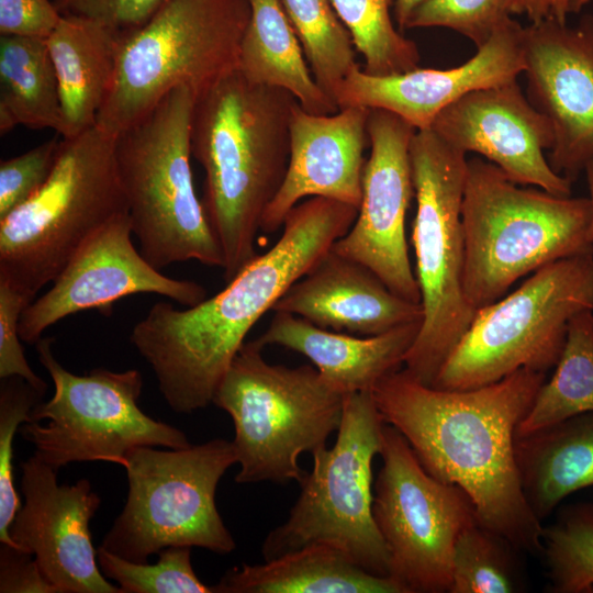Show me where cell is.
<instances>
[{
    "label": "cell",
    "mask_w": 593,
    "mask_h": 593,
    "mask_svg": "<svg viewBox=\"0 0 593 593\" xmlns=\"http://www.w3.org/2000/svg\"><path fill=\"white\" fill-rule=\"evenodd\" d=\"M545 381L546 372L523 368L484 387L441 390L403 368L372 390L384 423L404 436L423 468L461 488L482 525L533 555L541 553L544 526L524 495L515 441Z\"/></svg>",
    "instance_id": "cell-1"
},
{
    "label": "cell",
    "mask_w": 593,
    "mask_h": 593,
    "mask_svg": "<svg viewBox=\"0 0 593 593\" xmlns=\"http://www.w3.org/2000/svg\"><path fill=\"white\" fill-rule=\"evenodd\" d=\"M357 213L336 200L305 199L288 213L275 245L219 293L184 310L157 302L134 325L131 343L172 411L191 414L212 403L248 332L349 231Z\"/></svg>",
    "instance_id": "cell-2"
},
{
    "label": "cell",
    "mask_w": 593,
    "mask_h": 593,
    "mask_svg": "<svg viewBox=\"0 0 593 593\" xmlns=\"http://www.w3.org/2000/svg\"><path fill=\"white\" fill-rule=\"evenodd\" d=\"M296 99L256 85L236 69L195 97L191 152L204 170L202 204L230 281L254 259L264 213L289 165Z\"/></svg>",
    "instance_id": "cell-3"
},
{
    "label": "cell",
    "mask_w": 593,
    "mask_h": 593,
    "mask_svg": "<svg viewBox=\"0 0 593 593\" xmlns=\"http://www.w3.org/2000/svg\"><path fill=\"white\" fill-rule=\"evenodd\" d=\"M590 219L589 198L521 188L492 163L469 159L461 204L468 302L491 304L541 267L592 251Z\"/></svg>",
    "instance_id": "cell-4"
},
{
    "label": "cell",
    "mask_w": 593,
    "mask_h": 593,
    "mask_svg": "<svg viewBox=\"0 0 593 593\" xmlns=\"http://www.w3.org/2000/svg\"><path fill=\"white\" fill-rule=\"evenodd\" d=\"M188 87L166 94L148 113L115 136V160L133 235L155 268L189 260L223 266L220 243L199 200L191 169Z\"/></svg>",
    "instance_id": "cell-5"
},
{
    "label": "cell",
    "mask_w": 593,
    "mask_h": 593,
    "mask_svg": "<svg viewBox=\"0 0 593 593\" xmlns=\"http://www.w3.org/2000/svg\"><path fill=\"white\" fill-rule=\"evenodd\" d=\"M262 347L245 342L221 380L212 403L232 418L240 484L300 481L303 452L326 446L343 417L345 395L314 366L268 363Z\"/></svg>",
    "instance_id": "cell-6"
},
{
    "label": "cell",
    "mask_w": 593,
    "mask_h": 593,
    "mask_svg": "<svg viewBox=\"0 0 593 593\" xmlns=\"http://www.w3.org/2000/svg\"><path fill=\"white\" fill-rule=\"evenodd\" d=\"M247 0H167L124 33L113 81L96 125L116 136L178 87L195 97L237 69Z\"/></svg>",
    "instance_id": "cell-7"
},
{
    "label": "cell",
    "mask_w": 593,
    "mask_h": 593,
    "mask_svg": "<svg viewBox=\"0 0 593 593\" xmlns=\"http://www.w3.org/2000/svg\"><path fill=\"white\" fill-rule=\"evenodd\" d=\"M124 212L115 136L94 125L63 137L44 186L0 220V278L36 296L93 233Z\"/></svg>",
    "instance_id": "cell-8"
},
{
    "label": "cell",
    "mask_w": 593,
    "mask_h": 593,
    "mask_svg": "<svg viewBox=\"0 0 593 593\" xmlns=\"http://www.w3.org/2000/svg\"><path fill=\"white\" fill-rule=\"evenodd\" d=\"M384 424L372 392L345 395L335 444L312 454V470L300 481L288 519L262 542L265 560L325 544L367 572L391 578L389 551L372 512V462L380 455Z\"/></svg>",
    "instance_id": "cell-9"
},
{
    "label": "cell",
    "mask_w": 593,
    "mask_h": 593,
    "mask_svg": "<svg viewBox=\"0 0 593 593\" xmlns=\"http://www.w3.org/2000/svg\"><path fill=\"white\" fill-rule=\"evenodd\" d=\"M410 159L416 200L411 240L423 321L404 368L433 385L477 311L462 287L461 204L468 160L430 128L414 133Z\"/></svg>",
    "instance_id": "cell-10"
},
{
    "label": "cell",
    "mask_w": 593,
    "mask_h": 593,
    "mask_svg": "<svg viewBox=\"0 0 593 593\" xmlns=\"http://www.w3.org/2000/svg\"><path fill=\"white\" fill-rule=\"evenodd\" d=\"M160 448L137 447L126 455V501L100 546L134 562L174 546L234 551L236 541L215 501L220 480L237 463L233 443L214 438Z\"/></svg>",
    "instance_id": "cell-11"
},
{
    "label": "cell",
    "mask_w": 593,
    "mask_h": 593,
    "mask_svg": "<svg viewBox=\"0 0 593 593\" xmlns=\"http://www.w3.org/2000/svg\"><path fill=\"white\" fill-rule=\"evenodd\" d=\"M586 310L593 311V250L550 262L477 309L432 387L480 388L523 368L547 373L561 355L570 320Z\"/></svg>",
    "instance_id": "cell-12"
},
{
    "label": "cell",
    "mask_w": 593,
    "mask_h": 593,
    "mask_svg": "<svg viewBox=\"0 0 593 593\" xmlns=\"http://www.w3.org/2000/svg\"><path fill=\"white\" fill-rule=\"evenodd\" d=\"M35 345L54 393L34 406L31 421L19 432L47 465L57 470L82 461L123 467L126 455L137 447L180 449L191 445L181 429L141 410L143 377L138 370L96 368L76 374L55 358L53 338L41 337Z\"/></svg>",
    "instance_id": "cell-13"
},
{
    "label": "cell",
    "mask_w": 593,
    "mask_h": 593,
    "mask_svg": "<svg viewBox=\"0 0 593 593\" xmlns=\"http://www.w3.org/2000/svg\"><path fill=\"white\" fill-rule=\"evenodd\" d=\"M373 518L390 556L391 578L406 593L449 592L459 534L478 521L469 495L432 477L404 436L383 426Z\"/></svg>",
    "instance_id": "cell-14"
},
{
    "label": "cell",
    "mask_w": 593,
    "mask_h": 593,
    "mask_svg": "<svg viewBox=\"0 0 593 593\" xmlns=\"http://www.w3.org/2000/svg\"><path fill=\"white\" fill-rule=\"evenodd\" d=\"M415 132L400 116L370 109V154L363 169L357 217L332 250L365 265L395 294L421 304L405 234L406 212L415 197L410 159Z\"/></svg>",
    "instance_id": "cell-15"
},
{
    "label": "cell",
    "mask_w": 593,
    "mask_h": 593,
    "mask_svg": "<svg viewBox=\"0 0 593 593\" xmlns=\"http://www.w3.org/2000/svg\"><path fill=\"white\" fill-rule=\"evenodd\" d=\"M128 212L93 233L74 254L43 295L24 310L19 323L22 342L36 344L58 321L96 309L109 315L115 301L136 293H155L193 306L206 298L203 286L167 277L132 242Z\"/></svg>",
    "instance_id": "cell-16"
},
{
    "label": "cell",
    "mask_w": 593,
    "mask_h": 593,
    "mask_svg": "<svg viewBox=\"0 0 593 593\" xmlns=\"http://www.w3.org/2000/svg\"><path fill=\"white\" fill-rule=\"evenodd\" d=\"M523 44L527 98L553 133L547 159L574 182L593 159V16L530 22Z\"/></svg>",
    "instance_id": "cell-17"
},
{
    "label": "cell",
    "mask_w": 593,
    "mask_h": 593,
    "mask_svg": "<svg viewBox=\"0 0 593 593\" xmlns=\"http://www.w3.org/2000/svg\"><path fill=\"white\" fill-rule=\"evenodd\" d=\"M20 468L24 501L9 527L15 547L34 556L58 593H122L98 564L89 524L101 499L91 482L59 484L58 470L35 454Z\"/></svg>",
    "instance_id": "cell-18"
},
{
    "label": "cell",
    "mask_w": 593,
    "mask_h": 593,
    "mask_svg": "<svg viewBox=\"0 0 593 593\" xmlns=\"http://www.w3.org/2000/svg\"><path fill=\"white\" fill-rule=\"evenodd\" d=\"M430 130L465 154L472 152L500 168L513 182L569 197L572 181L557 174L545 150L553 133L516 80L469 92L443 110Z\"/></svg>",
    "instance_id": "cell-19"
},
{
    "label": "cell",
    "mask_w": 593,
    "mask_h": 593,
    "mask_svg": "<svg viewBox=\"0 0 593 593\" xmlns=\"http://www.w3.org/2000/svg\"><path fill=\"white\" fill-rule=\"evenodd\" d=\"M523 27L506 15L469 60L449 69L417 67L374 76L356 64L337 87L334 100L338 109H381L416 131L428 130L443 110L469 92L516 80L523 74Z\"/></svg>",
    "instance_id": "cell-20"
},
{
    "label": "cell",
    "mask_w": 593,
    "mask_h": 593,
    "mask_svg": "<svg viewBox=\"0 0 593 593\" xmlns=\"http://www.w3.org/2000/svg\"><path fill=\"white\" fill-rule=\"evenodd\" d=\"M370 109L347 107L317 115L296 101L290 118V157L284 180L266 209L260 232L272 234L301 200L322 197L358 208L370 146Z\"/></svg>",
    "instance_id": "cell-21"
},
{
    "label": "cell",
    "mask_w": 593,
    "mask_h": 593,
    "mask_svg": "<svg viewBox=\"0 0 593 593\" xmlns=\"http://www.w3.org/2000/svg\"><path fill=\"white\" fill-rule=\"evenodd\" d=\"M272 311L356 336L423 321L422 304L399 296L368 267L332 248L290 286Z\"/></svg>",
    "instance_id": "cell-22"
},
{
    "label": "cell",
    "mask_w": 593,
    "mask_h": 593,
    "mask_svg": "<svg viewBox=\"0 0 593 593\" xmlns=\"http://www.w3.org/2000/svg\"><path fill=\"white\" fill-rule=\"evenodd\" d=\"M268 328L255 342L277 345L311 360L321 377L337 392H372L388 374L401 369L422 321L373 336H356L318 327L290 313L275 312Z\"/></svg>",
    "instance_id": "cell-23"
},
{
    "label": "cell",
    "mask_w": 593,
    "mask_h": 593,
    "mask_svg": "<svg viewBox=\"0 0 593 593\" xmlns=\"http://www.w3.org/2000/svg\"><path fill=\"white\" fill-rule=\"evenodd\" d=\"M123 35L86 18L63 15L46 40L59 85V135L64 138L96 125L114 78Z\"/></svg>",
    "instance_id": "cell-24"
},
{
    "label": "cell",
    "mask_w": 593,
    "mask_h": 593,
    "mask_svg": "<svg viewBox=\"0 0 593 593\" xmlns=\"http://www.w3.org/2000/svg\"><path fill=\"white\" fill-rule=\"evenodd\" d=\"M214 593H406L392 578L367 572L343 551L313 544L260 564L243 563Z\"/></svg>",
    "instance_id": "cell-25"
},
{
    "label": "cell",
    "mask_w": 593,
    "mask_h": 593,
    "mask_svg": "<svg viewBox=\"0 0 593 593\" xmlns=\"http://www.w3.org/2000/svg\"><path fill=\"white\" fill-rule=\"evenodd\" d=\"M515 457L524 495L541 522L568 495L593 485V412L516 436Z\"/></svg>",
    "instance_id": "cell-26"
},
{
    "label": "cell",
    "mask_w": 593,
    "mask_h": 593,
    "mask_svg": "<svg viewBox=\"0 0 593 593\" xmlns=\"http://www.w3.org/2000/svg\"><path fill=\"white\" fill-rule=\"evenodd\" d=\"M247 2L250 16L239 45L237 69L256 85L287 90L310 113H335L338 107L316 82L280 0Z\"/></svg>",
    "instance_id": "cell-27"
},
{
    "label": "cell",
    "mask_w": 593,
    "mask_h": 593,
    "mask_svg": "<svg viewBox=\"0 0 593 593\" xmlns=\"http://www.w3.org/2000/svg\"><path fill=\"white\" fill-rule=\"evenodd\" d=\"M18 125L63 127L61 100L46 40L0 38V134Z\"/></svg>",
    "instance_id": "cell-28"
},
{
    "label": "cell",
    "mask_w": 593,
    "mask_h": 593,
    "mask_svg": "<svg viewBox=\"0 0 593 593\" xmlns=\"http://www.w3.org/2000/svg\"><path fill=\"white\" fill-rule=\"evenodd\" d=\"M556 370L540 387L517 428L526 436L569 417L593 412V311L575 314Z\"/></svg>",
    "instance_id": "cell-29"
},
{
    "label": "cell",
    "mask_w": 593,
    "mask_h": 593,
    "mask_svg": "<svg viewBox=\"0 0 593 593\" xmlns=\"http://www.w3.org/2000/svg\"><path fill=\"white\" fill-rule=\"evenodd\" d=\"M280 3L316 82L334 100L337 87L357 63L353 38L333 0H280Z\"/></svg>",
    "instance_id": "cell-30"
},
{
    "label": "cell",
    "mask_w": 593,
    "mask_h": 593,
    "mask_svg": "<svg viewBox=\"0 0 593 593\" xmlns=\"http://www.w3.org/2000/svg\"><path fill=\"white\" fill-rule=\"evenodd\" d=\"M396 0H333L334 8L349 31L355 49L365 60L369 75L389 76L418 67L417 45L394 26Z\"/></svg>",
    "instance_id": "cell-31"
},
{
    "label": "cell",
    "mask_w": 593,
    "mask_h": 593,
    "mask_svg": "<svg viewBox=\"0 0 593 593\" xmlns=\"http://www.w3.org/2000/svg\"><path fill=\"white\" fill-rule=\"evenodd\" d=\"M541 541L551 592H593V503L566 507Z\"/></svg>",
    "instance_id": "cell-32"
},
{
    "label": "cell",
    "mask_w": 593,
    "mask_h": 593,
    "mask_svg": "<svg viewBox=\"0 0 593 593\" xmlns=\"http://www.w3.org/2000/svg\"><path fill=\"white\" fill-rule=\"evenodd\" d=\"M505 538L479 521L457 537L451 559L449 593H513L521 579Z\"/></svg>",
    "instance_id": "cell-33"
},
{
    "label": "cell",
    "mask_w": 593,
    "mask_h": 593,
    "mask_svg": "<svg viewBox=\"0 0 593 593\" xmlns=\"http://www.w3.org/2000/svg\"><path fill=\"white\" fill-rule=\"evenodd\" d=\"M157 556V562L149 564L126 560L101 546L97 548L102 574L115 581L122 593H214V588L195 574L191 547H167Z\"/></svg>",
    "instance_id": "cell-34"
},
{
    "label": "cell",
    "mask_w": 593,
    "mask_h": 593,
    "mask_svg": "<svg viewBox=\"0 0 593 593\" xmlns=\"http://www.w3.org/2000/svg\"><path fill=\"white\" fill-rule=\"evenodd\" d=\"M44 394L20 377L1 379L0 384V542L15 547L9 527L21 506L13 480V441L22 423Z\"/></svg>",
    "instance_id": "cell-35"
},
{
    "label": "cell",
    "mask_w": 593,
    "mask_h": 593,
    "mask_svg": "<svg viewBox=\"0 0 593 593\" xmlns=\"http://www.w3.org/2000/svg\"><path fill=\"white\" fill-rule=\"evenodd\" d=\"M502 0H424L412 13L407 29L447 27L482 46L510 15Z\"/></svg>",
    "instance_id": "cell-36"
},
{
    "label": "cell",
    "mask_w": 593,
    "mask_h": 593,
    "mask_svg": "<svg viewBox=\"0 0 593 593\" xmlns=\"http://www.w3.org/2000/svg\"><path fill=\"white\" fill-rule=\"evenodd\" d=\"M60 141L52 138L0 164V220L32 198L49 178Z\"/></svg>",
    "instance_id": "cell-37"
},
{
    "label": "cell",
    "mask_w": 593,
    "mask_h": 593,
    "mask_svg": "<svg viewBox=\"0 0 593 593\" xmlns=\"http://www.w3.org/2000/svg\"><path fill=\"white\" fill-rule=\"evenodd\" d=\"M34 299L35 295L0 278V378H23L45 394L47 384L30 367L19 334L22 313Z\"/></svg>",
    "instance_id": "cell-38"
},
{
    "label": "cell",
    "mask_w": 593,
    "mask_h": 593,
    "mask_svg": "<svg viewBox=\"0 0 593 593\" xmlns=\"http://www.w3.org/2000/svg\"><path fill=\"white\" fill-rule=\"evenodd\" d=\"M63 15L86 18L121 33L143 26L167 0H53Z\"/></svg>",
    "instance_id": "cell-39"
},
{
    "label": "cell",
    "mask_w": 593,
    "mask_h": 593,
    "mask_svg": "<svg viewBox=\"0 0 593 593\" xmlns=\"http://www.w3.org/2000/svg\"><path fill=\"white\" fill-rule=\"evenodd\" d=\"M61 18L52 0H0L1 36L47 40Z\"/></svg>",
    "instance_id": "cell-40"
},
{
    "label": "cell",
    "mask_w": 593,
    "mask_h": 593,
    "mask_svg": "<svg viewBox=\"0 0 593 593\" xmlns=\"http://www.w3.org/2000/svg\"><path fill=\"white\" fill-rule=\"evenodd\" d=\"M0 593H58L34 556L0 542Z\"/></svg>",
    "instance_id": "cell-41"
},
{
    "label": "cell",
    "mask_w": 593,
    "mask_h": 593,
    "mask_svg": "<svg viewBox=\"0 0 593 593\" xmlns=\"http://www.w3.org/2000/svg\"><path fill=\"white\" fill-rule=\"evenodd\" d=\"M501 4L505 13L527 16L530 22H567L571 14V0H502Z\"/></svg>",
    "instance_id": "cell-42"
},
{
    "label": "cell",
    "mask_w": 593,
    "mask_h": 593,
    "mask_svg": "<svg viewBox=\"0 0 593 593\" xmlns=\"http://www.w3.org/2000/svg\"><path fill=\"white\" fill-rule=\"evenodd\" d=\"M424 0H396L393 8V16L398 29L403 32L406 30L407 22L414 12V10L423 2Z\"/></svg>",
    "instance_id": "cell-43"
},
{
    "label": "cell",
    "mask_w": 593,
    "mask_h": 593,
    "mask_svg": "<svg viewBox=\"0 0 593 593\" xmlns=\"http://www.w3.org/2000/svg\"><path fill=\"white\" fill-rule=\"evenodd\" d=\"M588 182V188L590 192V203H591V219L589 225V240L593 245V159L585 166L584 171Z\"/></svg>",
    "instance_id": "cell-44"
},
{
    "label": "cell",
    "mask_w": 593,
    "mask_h": 593,
    "mask_svg": "<svg viewBox=\"0 0 593 593\" xmlns=\"http://www.w3.org/2000/svg\"><path fill=\"white\" fill-rule=\"evenodd\" d=\"M591 0H571V13L580 12Z\"/></svg>",
    "instance_id": "cell-45"
}]
</instances>
